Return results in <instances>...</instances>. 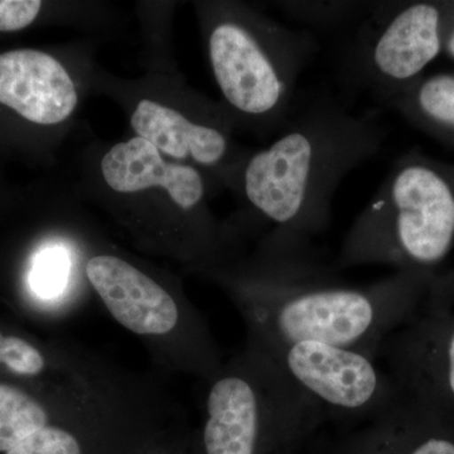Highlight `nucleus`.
<instances>
[{"label": "nucleus", "instance_id": "nucleus-1", "mask_svg": "<svg viewBox=\"0 0 454 454\" xmlns=\"http://www.w3.org/2000/svg\"><path fill=\"white\" fill-rule=\"evenodd\" d=\"M215 276L243 310L254 342L318 340L378 358L414 312L435 273L395 271L365 286L346 283L312 244L262 236L255 258Z\"/></svg>", "mask_w": 454, "mask_h": 454}, {"label": "nucleus", "instance_id": "nucleus-2", "mask_svg": "<svg viewBox=\"0 0 454 454\" xmlns=\"http://www.w3.org/2000/svg\"><path fill=\"white\" fill-rule=\"evenodd\" d=\"M387 127L372 114L352 113L330 95L298 109L265 148L245 158L238 186L268 238L312 244L331 223L334 193L352 170L372 160Z\"/></svg>", "mask_w": 454, "mask_h": 454}, {"label": "nucleus", "instance_id": "nucleus-3", "mask_svg": "<svg viewBox=\"0 0 454 454\" xmlns=\"http://www.w3.org/2000/svg\"><path fill=\"white\" fill-rule=\"evenodd\" d=\"M206 26L212 73L227 106L256 129L278 133L318 52L315 35L235 4L208 7Z\"/></svg>", "mask_w": 454, "mask_h": 454}, {"label": "nucleus", "instance_id": "nucleus-4", "mask_svg": "<svg viewBox=\"0 0 454 454\" xmlns=\"http://www.w3.org/2000/svg\"><path fill=\"white\" fill-rule=\"evenodd\" d=\"M453 249L454 181L417 155H406L357 215L333 267L389 265L435 273Z\"/></svg>", "mask_w": 454, "mask_h": 454}, {"label": "nucleus", "instance_id": "nucleus-5", "mask_svg": "<svg viewBox=\"0 0 454 454\" xmlns=\"http://www.w3.org/2000/svg\"><path fill=\"white\" fill-rule=\"evenodd\" d=\"M211 380L202 454H298L327 420L255 343Z\"/></svg>", "mask_w": 454, "mask_h": 454}, {"label": "nucleus", "instance_id": "nucleus-6", "mask_svg": "<svg viewBox=\"0 0 454 454\" xmlns=\"http://www.w3.org/2000/svg\"><path fill=\"white\" fill-rule=\"evenodd\" d=\"M447 16L435 3H375L346 53L349 80L381 106L403 94L443 49Z\"/></svg>", "mask_w": 454, "mask_h": 454}, {"label": "nucleus", "instance_id": "nucleus-7", "mask_svg": "<svg viewBox=\"0 0 454 454\" xmlns=\"http://www.w3.org/2000/svg\"><path fill=\"white\" fill-rule=\"evenodd\" d=\"M280 372L324 411L327 420H366L387 413L402 397L378 358L357 349L318 342L262 345Z\"/></svg>", "mask_w": 454, "mask_h": 454}, {"label": "nucleus", "instance_id": "nucleus-8", "mask_svg": "<svg viewBox=\"0 0 454 454\" xmlns=\"http://www.w3.org/2000/svg\"><path fill=\"white\" fill-rule=\"evenodd\" d=\"M379 357L403 396L454 423V277H433Z\"/></svg>", "mask_w": 454, "mask_h": 454}, {"label": "nucleus", "instance_id": "nucleus-9", "mask_svg": "<svg viewBox=\"0 0 454 454\" xmlns=\"http://www.w3.org/2000/svg\"><path fill=\"white\" fill-rule=\"evenodd\" d=\"M131 129L164 157L197 168L231 173L238 177L240 160L232 154L229 119L219 112L187 115L175 107L143 98L130 116Z\"/></svg>", "mask_w": 454, "mask_h": 454}, {"label": "nucleus", "instance_id": "nucleus-10", "mask_svg": "<svg viewBox=\"0 0 454 454\" xmlns=\"http://www.w3.org/2000/svg\"><path fill=\"white\" fill-rule=\"evenodd\" d=\"M100 170L114 192H164L184 215L215 225L206 207L207 186L202 170L191 164L169 162L145 139L134 137L112 146L101 160Z\"/></svg>", "mask_w": 454, "mask_h": 454}, {"label": "nucleus", "instance_id": "nucleus-11", "mask_svg": "<svg viewBox=\"0 0 454 454\" xmlns=\"http://www.w3.org/2000/svg\"><path fill=\"white\" fill-rule=\"evenodd\" d=\"M85 271L110 315L130 333L164 336L184 324L177 300L127 260L100 254L88 260Z\"/></svg>", "mask_w": 454, "mask_h": 454}, {"label": "nucleus", "instance_id": "nucleus-12", "mask_svg": "<svg viewBox=\"0 0 454 454\" xmlns=\"http://www.w3.org/2000/svg\"><path fill=\"white\" fill-rule=\"evenodd\" d=\"M0 104L27 121L57 125L79 104V92L64 65L37 50L0 55Z\"/></svg>", "mask_w": 454, "mask_h": 454}, {"label": "nucleus", "instance_id": "nucleus-13", "mask_svg": "<svg viewBox=\"0 0 454 454\" xmlns=\"http://www.w3.org/2000/svg\"><path fill=\"white\" fill-rule=\"evenodd\" d=\"M337 454H454V423L402 396Z\"/></svg>", "mask_w": 454, "mask_h": 454}, {"label": "nucleus", "instance_id": "nucleus-14", "mask_svg": "<svg viewBox=\"0 0 454 454\" xmlns=\"http://www.w3.org/2000/svg\"><path fill=\"white\" fill-rule=\"evenodd\" d=\"M384 106L454 134V74H438L419 80Z\"/></svg>", "mask_w": 454, "mask_h": 454}, {"label": "nucleus", "instance_id": "nucleus-15", "mask_svg": "<svg viewBox=\"0 0 454 454\" xmlns=\"http://www.w3.org/2000/svg\"><path fill=\"white\" fill-rule=\"evenodd\" d=\"M49 422V411L37 397L0 382V452L7 453Z\"/></svg>", "mask_w": 454, "mask_h": 454}, {"label": "nucleus", "instance_id": "nucleus-16", "mask_svg": "<svg viewBox=\"0 0 454 454\" xmlns=\"http://www.w3.org/2000/svg\"><path fill=\"white\" fill-rule=\"evenodd\" d=\"M70 259L65 249L49 247L35 256L29 271V286L38 297L49 300L64 291Z\"/></svg>", "mask_w": 454, "mask_h": 454}, {"label": "nucleus", "instance_id": "nucleus-17", "mask_svg": "<svg viewBox=\"0 0 454 454\" xmlns=\"http://www.w3.org/2000/svg\"><path fill=\"white\" fill-rule=\"evenodd\" d=\"M282 11L295 20L313 26H336L372 11L375 3L282 2Z\"/></svg>", "mask_w": 454, "mask_h": 454}, {"label": "nucleus", "instance_id": "nucleus-18", "mask_svg": "<svg viewBox=\"0 0 454 454\" xmlns=\"http://www.w3.org/2000/svg\"><path fill=\"white\" fill-rule=\"evenodd\" d=\"M0 366L18 376L41 375L46 369V358L28 340L0 333Z\"/></svg>", "mask_w": 454, "mask_h": 454}, {"label": "nucleus", "instance_id": "nucleus-19", "mask_svg": "<svg viewBox=\"0 0 454 454\" xmlns=\"http://www.w3.org/2000/svg\"><path fill=\"white\" fill-rule=\"evenodd\" d=\"M5 454H82L73 433L61 427L49 426L32 433Z\"/></svg>", "mask_w": 454, "mask_h": 454}, {"label": "nucleus", "instance_id": "nucleus-20", "mask_svg": "<svg viewBox=\"0 0 454 454\" xmlns=\"http://www.w3.org/2000/svg\"><path fill=\"white\" fill-rule=\"evenodd\" d=\"M42 3L37 0H0V32H16L35 22Z\"/></svg>", "mask_w": 454, "mask_h": 454}, {"label": "nucleus", "instance_id": "nucleus-21", "mask_svg": "<svg viewBox=\"0 0 454 454\" xmlns=\"http://www.w3.org/2000/svg\"><path fill=\"white\" fill-rule=\"evenodd\" d=\"M444 47H446L447 53L450 59H454V25L450 31L448 32L446 40H444Z\"/></svg>", "mask_w": 454, "mask_h": 454}]
</instances>
